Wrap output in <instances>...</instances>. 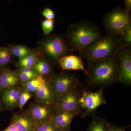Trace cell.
<instances>
[{
	"mask_svg": "<svg viewBox=\"0 0 131 131\" xmlns=\"http://www.w3.org/2000/svg\"><path fill=\"white\" fill-rule=\"evenodd\" d=\"M102 35L98 26L90 21L81 20L69 26L63 37L70 52L77 50L80 54Z\"/></svg>",
	"mask_w": 131,
	"mask_h": 131,
	"instance_id": "1",
	"label": "cell"
},
{
	"mask_svg": "<svg viewBox=\"0 0 131 131\" xmlns=\"http://www.w3.org/2000/svg\"><path fill=\"white\" fill-rule=\"evenodd\" d=\"M120 38L116 35L106 34L94 40L80 54V57L89 64L117 55L121 47Z\"/></svg>",
	"mask_w": 131,
	"mask_h": 131,
	"instance_id": "2",
	"label": "cell"
},
{
	"mask_svg": "<svg viewBox=\"0 0 131 131\" xmlns=\"http://www.w3.org/2000/svg\"><path fill=\"white\" fill-rule=\"evenodd\" d=\"M87 71L88 82L92 86H105L118 81L119 66L117 55L90 64Z\"/></svg>",
	"mask_w": 131,
	"mask_h": 131,
	"instance_id": "3",
	"label": "cell"
},
{
	"mask_svg": "<svg viewBox=\"0 0 131 131\" xmlns=\"http://www.w3.org/2000/svg\"><path fill=\"white\" fill-rule=\"evenodd\" d=\"M41 57L45 59L52 65L58 63L59 59L70 52L63 36L50 34L38 42L36 48Z\"/></svg>",
	"mask_w": 131,
	"mask_h": 131,
	"instance_id": "4",
	"label": "cell"
},
{
	"mask_svg": "<svg viewBox=\"0 0 131 131\" xmlns=\"http://www.w3.org/2000/svg\"><path fill=\"white\" fill-rule=\"evenodd\" d=\"M103 23L106 34L116 35L120 37L126 27L131 24L130 15L118 7L104 15Z\"/></svg>",
	"mask_w": 131,
	"mask_h": 131,
	"instance_id": "5",
	"label": "cell"
},
{
	"mask_svg": "<svg viewBox=\"0 0 131 131\" xmlns=\"http://www.w3.org/2000/svg\"><path fill=\"white\" fill-rule=\"evenodd\" d=\"M82 93L78 85L59 96L54 105L56 112L68 110L78 114L80 113L81 110L80 100Z\"/></svg>",
	"mask_w": 131,
	"mask_h": 131,
	"instance_id": "6",
	"label": "cell"
},
{
	"mask_svg": "<svg viewBox=\"0 0 131 131\" xmlns=\"http://www.w3.org/2000/svg\"><path fill=\"white\" fill-rule=\"evenodd\" d=\"M119 66L118 81L130 86L131 84V47L121 46L117 55Z\"/></svg>",
	"mask_w": 131,
	"mask_h": 131,
	"instance_id": "7",
	"label": "cell"
},
{
	"mask_svg": "<svg viewBox=\"0 0 131 131\" xmlns=\"http://www.w3.org/2000/svg\"><path fill=\"white\" fill-rule=\"evenodd\" d=\"M25 112L37 126L52 119L56 110L54 105H49L36 101Z\"/></svg>",
	"mask_w": 131,
	"mask_h": 131,
	"instance_id": "8",
	"label": "cell"
},
{
	"mask_svg": "<svg viewBox=\"0 0 131 131\" xmlns=\"http://www.w3.org/2000/svg\"><path fill=\"white\" fill-rule=\"evenodd\" d=\"M49 79L56 95L57 100L62 95L80 84L77 78L66 73H53Z\"/></svg>",
	"mask_w": 131,
	"mask_h": 131,
	"instance_id": "9",
	"label": "cell"
},
{
	"mask_svg": "<svg viewBox=\"0 0 131 131\" xmlns=\"http://www.w3.org/2000/svg\"><path fill=\"white\" fill-rule=\"evenodd\" d=\"M106 103L105 96L101 90L96 92L83 91L80 100L81 108L84 110L82 118L88 117L91 113L96 110L98 107Z\"/></svg>",
	"mask_w": 131,
	"mask_h": 131,
	"instance_id": "10",
	"label": "cell"
},
{
	"mask_svg": "<svg viewBox=\"0 0 131 131\" xmlns=\"http://www.w3.org/2000/svg\"><path fill=\"white\" fill-rule=\"evenodd\" d=\"M36 101L49 105H54L57 101V96L49 79L42 84L35 93Z\"/></svg>",
	"mask_w": 131,
	"mask_h": 131,
	"instance_id": "11",
	"label": "cell"
},
{
	"mask_svg": "<svg viewBox=\"0 0 131 131\" xmlns=\"http://www.w3.org/2000/svg\"><path fill=\"white\" fill-rule=\"evenodd\" d=\"M20 85L15 71L7 68L0 69V91L20 87Z\"/></svg>",
	"mask_w": 131,
	"mask_h": 131,
	"instance_id": "12",
	"label": "cell"
},
{
	"mask_svg": "<svg viewBox=\"0 0 131 131\" xmlns=\"http://www.w3.org/2000/svg\"><path fill=\"white\" fill-rule=\"evenodd\" d=\"M77 115L71 111L61 110L56 112L52 119L61 131H70L71 122Z\"/></svg>",
	"mask_w": 131,
	"mask_h": 131,
	"instance_id": "13",
	"label": "cell"
},
{
	"mask_svg": "<svg viewBox=\"0 0 131 131\" xmlns=\"http://www.w3.org/2000/svg\"><path fill=\"white\" fill-rule=\"evenodd\" d=\"M18 131H34L36 125L25 112L21 114H15L12 122Z\"/></svg>",
	"mask_w": 131,
	"mask_h": 131,
	"instance_id": "14",
	"label": "cell"
},
{
	"mask_svg": "<svg viewBox=\"0 0 131 131\" xmlns=\"http://www.w3.org/2000/svg\"><path fill=\"white\" fill-rule=\"evenodd\" d=\"M58 63L61 68L66 70H82L88 74L82 59L73 55H66L60 59Z\"/></svg>",
	"mask_w": 131,
	"mask_h": 131,
	"instance_id": "15",
	"label": "cell"
},
{
	"mask_svg": "<svg viewBox=\"0 0 131 131\" xmlns=\"http://www.w3.org/2000/svg\"><path fill=\"white\" fill-rule=\"evenodd\" d=\"M22 89L19 87L4 90L2 92V99L6 106L13 109L18 106L19 99Z\"/></svg>",
	"mask_w": 131,
	"mask_h": 131,
	"instance_id": "16",
	"label": "cell"
},
{
	"mask_svg": "<svg viewBox=\"0 0 131 131\" xmlns=\"http://www.w3.org/2000/svg\"><path fill=\"white\" fill-rule=\"evenodd\" d=\"M52 65L43 57H40L33 67L40 75L49 79L53 74Z\"/></svg>",
	"mask_w": 131,
	"mask_h": 131,
	"instance_id": "17",
	"label": "cell"
},
{
	"mask_svg": "<svg viewBox=\"0 0 131 131\" xmlns=\"http://www.w3.org/2000/svg\"><path fill=\"white\" fill-rule=\"evenodd\" d=\"M40 57V54L37 50V51L34 53L19 59L16 62L15 66L18 69L32 68Z\"/></svg>",
	"mask_w": 131,
	"mask_h": 131,
	"instance_id": "18",
	"label": "cell"
},
{
	"mask_svg": "<svg viewBox=\"0 0 131 131\" xmlns=\"http://www.w3.org/2000/svg\"><path fill=\"white\" fill-rule=\"evenodd\" d=\"M13 56L17 57L19 59L23 58L28 55L37 51L36 49L29 48L23 45H10L7 47Z\"/></svg>",
	"mask_w": 131,
	"mask_h": 131,
	"instance_id": "19",
	"label": "cell"
},
{
	"mask_svg": "<svg viewBox=\"0 0 131 131\" xmlns=\"http://www.w3.org/2000/svg\"><path fill=\"white\" fill-rule=\"evenodd\" d=\"M47 79L40 75L37 77L22 83L20 87L22 89L26 91L35 93L38 89L45 82Z\"/></svg>",
	"mask_w": 131,
	"mask_h": 131,
	"instance_id": "20",
	"label": "cell"
},
{
	"mask_svg": "<svg viewBox=\"0 0 131 131\" xmlns=\"http://www.w3.org/2000/svg\"><path fill=\"white\" fill-rule=\"evenodd\" d=\"M13 55L7 47H0V69L7 68L12 62Z\"/></svg>",
	"mask_w": 131,
	"mask_h": 131,
	"instance_id": "21",
	"label": "cell"
},
{
	"mask_svg": "<svg viewBox=\"0 0 131 131\" xmlns=\"http://www.w3.org/2000/svg\"><path fill=\"white\" fill-rule=\"evenodd\" d=\"M106 121L104 119L94 118L87 131H107Z\"/></svg>",
	"mask_w": 131,
	"mask_h": 131,
	"instance_id": "22",
	"label": "cell"
},
{
	"mask_svg": "<svg viewBox=\"0 0 131 131\" xmlns=\"http://www.w3.org/2000/svg\"><path fill=\"white\" fill-rule=\"evenodd\" d=\"M34 131H62L51 119L36 126Z\"/></svg>",
	"mask_w": 131,
	"mask_h": 131,
	"instance_id": "23",
	"label": "cell"
},
{
	"mask_svg": "<svg viewBox=\"0 0 131 131\" xmlns=\"http://www.w3.org/2000/svg\"><path fill=\"white\" fill-rule=\"evenodd\" d=\"M121 46L131 47V24L126 27L122 35L120 37Z\"/></svg>",
	"mask_w": 131,
	"mask_h": 131,
	"instance_id": "24",
	"label": "cell"
},
{
	"mask_svg": "<svg viewBox=\"0 0 131 131\" xmlns=\"http://www.w3.org/2000/svg\"><path fill=\"white\" fill-rule=\"evenodd\" d=\"M35 93L30 92L22 89L20 96L18 107L20 111L23 109L24 106L25 105L27 101L33 96H35Z\"/></svg>",
	"mask_w": 131,
	"mask_h": 131,
	"instance_id": "25",
	"label": "cell"
},
{
	"mask_svg": "<svg viewBox=\"0 0 131 131\" xmlns=\"http://www.w3.org/2000/svg\"><path fill=\"white\" fill-rule=\"evenodd\" d=\"M19 80L21 84L28 82L34 78L37 77L39 75V74H28L24 73L21 71L19 69H18L15 71Z\"/></svg>",
	"mask_w": 131,
	"mask_h": 131,
	"instance_id": "26",
	"label": "cell"
},
{
	"mask_svg": "<svg viewBox=\"0 0 131 131\" xmlns=\"http://www.w3.org/2000/svg\"><path fill=\"white\" fill-rule=\"evenodd\" d=\"M54 21L53 19H46L42 22V28L44 35L47 36L50 34L54 28Z\"/></svg>",
	"mask_w": 131,
	"mask_h": 131,
	"instance_id": "27",
	"label": "cell"
},
{
	"mask_svg": "<svg viewBox=\"0 0 131 131\" xmlns=\"http://www.w3.org/2000/svg\"><path fill=\"white\" fill-rule=\"evenodd\" d=\"M42 14L46 19L54 20L55 14L53 10L49 8H45L42 12Z\"/></svg>",
	"mask_w": 131,
	"mask_h": 131,
	"instance_id": "28",
	"label": "cell"
},
{
	"mask_svg": "<svg viewBox=\"0 0 131 131\" xmlns=\"http://www.w3.org/2000/svg\"><path fill=\"white\" fill-rule=\"evenodd\" d=\"M106 128L107 131H126L120 127L110 125L107 123L106 124Z\"/></svg>",
	"mask_w": 131,
	"mask_h": 131,
	"instance_id": "29",
	"label": "cell"
},
{
	"mask_svg": "<svg viewBox=\"0 0 131 131\" xmlns=\"http://www.w3.org/2000/svg\"><path fill=\"white\" fill-rule=\"evenodd\" d=\"M125 3V8L124 9L127 13H130L131 9V0H124Z\"/></svg>",
	"mask_w": 131,
	"mask_h": 131,
	"instance_id": "30",
	"label": "cell"
},
{
	"mask_svg": "<svg viewBox=\"0 0 131 131\" xmlns=\"http://www.w3.org/2000/svg\"><path fill=\"white\" fill-rule=\"evenodd\" d=\"M2 131H18L15 128L14 125L12 123L9 124V126Z\"/></svg>",
	"mask_w": 131,
	"mask_h": 131,
	"instance_id": "31",
	"label": "cell"
},
{
	"mask_svg": "<svg viewBox=\"0 0 131 131\" xmlns=\"http://www.w3.org/2000/svg\"><path fill=\"white\" fill-rule=\"evenodd\" d=\"M2 105L1 103L0 102V112L2 111Z\"/></svg>",
	"mask_w": 131,
	"mask_h": 131,
	"instance_id": "32",
	"label": "cell"
}]
</instances>
